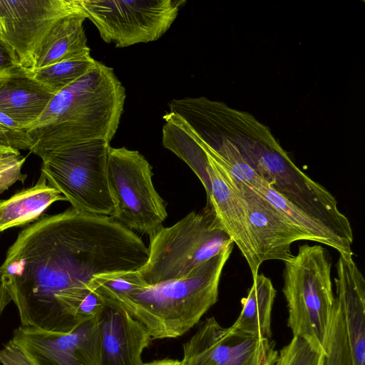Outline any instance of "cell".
Segmentation results:
<instances>
[{"mask_svg":"<svg viewBox=\"0 0 365 365\" xmlns=\"http://www.w3.org/2000/svg\"><path fill=\"white\" fill-rule=\"evenodd\" d=\"M148 258L133 230L110 216L71 207L19 233L0 266V283L21 326L68 333L82 323L79 308L95 276L138 271Z\"/></svg>","mask_w":365,"mask_h":365,"instance_id":"6da1fadb","label":"cell"},{"mask_svg":"<svg viewBox=\"0 0 365 365\" xmlns=\"http://www.w3.org/2000/svg\"><path fill=\"white\" fill-rule=\"evenodd\" d=\"M334 278L354 365H365V280L353 255L339 254Z\"/></svg>","mask_w":365,"mask_h":365,"instance_id":"2e32d148","label":"cell"},{"mask_svg":"<svg viewBox=\"0 0 365 365\" xmlns=\"http://www.w3.org/2000/svg\"><path fill=\"white\" fill-rule=\"evenodd\" d=\"M179 364L180 361L177 359H163L145 363L144 365H179Z\"/></svg>","mask_w":365,"mask_h":365,"instance_id":"4dcf8cb0","label":"cell"},{"mask_svg":"<svg viewBox=\"0 0 365 365\" xmlns=\"http://www.w3.org/2000/svg\"><path fill=\"white\" fill-rule=\"evenodd\" d=\"M185 4V0H80L101 38L117 48L158 40Z\"/></svg>","mask_w":365,"mask_h":365,"instance_id":"9c48e42d","label":"cell"},{"mask_svg":"<svg viewBox=\"0 0 365 365\" xmlns=\"http://www.w3.org/2000/svg\"><path fill=\"white\" fill-rule=\"evenodd\" d=\"M252 189L294 225L311 235L314 242L331 247L341 255H353L351 247L347 245L330 227L289 202L270 187L263 178L258 186Z\"/></svg>","mask_w":365,"mask_h":365,"instance_id":"44dd1931","label":"cell"},{"mask_svg":"<svg viewBox=\"0 0 365 365\" xmlns=\"http://www.w3.org/2000/svg\"><path fill=\"white\" fill-rule=\"evenodd\" d=\"M149 237L148 258L138 270L148 285L185 277L234 245L209 204Z\"/></svg>","mask_w":365,"mask_h":365,"instance_id":"5b68a950","label":"cell"},{"mask_svg":"<svg viewBox=\"0 0 365 365\" xmlns=\"http://www.w3.org/2000/svg\"><path fill=\"white\" fill-rule=\"evenodd\" d=\"M179 365H270L279 355L275 343L222 327L207 318L182 345Z\"/></svg>","mask_w":365,"mask_h":365,"instance_id":"30bf717a","label":"cell"},{"mask_svg":"<svg viewBox=\"0 0 365 365\" xmlns=\"http://www.w3.org/2000/svg\"><path fill=\"white\" fill-rule=\"evenodd\" d=\"M276 289L264 274L253 277L252 284L242 302V311L232 328L253 336L271 339V315Z\"/></svg>","mask_w":365,"mask_h":365,"instance_id":"ffe728a7","label":"cell"},{"mask_svg":"<svg viewBox=\"0 0 365 365\" xmlns=\"http://www.w3.org/2000/svg\"><path fill=\"white\" fill-rule=\"evenodd\" d=\"M81 6L58 19L45 34L32 56L31 71L90 51L83 28Z\"/></svg>","mask_w":365,"mask_h":365,"instance_id":"ac0fdd59","label":"cell"},{"mask_svg":"<svg viewBox=\"0 0 365 365\" xmlns=\"http://www.w3.org/2000/svg\"><path fill=\"white\" fill-rule=\"evenodd\" d=\"M318 365H324V354H322Z\"/></svg>","mask_w":365,"mask_h":365,"instance_id":"d6a6232c","label":"cell"},{"mask_svg":"<svg viewBox=\"0 0 365 365\" xmlns=\"http://www.w3.org/2000/svg\"><path fill=\"white\" fill-rule=\"evenodd\" d=\"M125 90L113 68L97 61L58 92L27 129L29 150L49 152L93 140L110 142L123 112Z\"/></svg>","mask_w":365,"mask_h":365,"instance_id":"7a4b0ae2","label":"cell"},{"mask_svg":"<svg viewBox=\"0 0 365 365\" xmlns=\"http://www.w3.org/2000/svg\"><path fill=\"white\" fill-rule=\"evenodd\" d=\"M11 339L35 365H99L98 315L68 333L20 326Z\"/></svg>","mask_w":365,"mask_h":365,"instance_id":"8fae6325","label":"cell"},{"mask_svg":"<svg viewBox=\"0 0 365 365\" xmlns=\"http://www.w3.org/2000/svg\"><path fill=\"white\" fill-rule=\"evenodd\" d=\"M284 264L288 327L294 336L324 353L335 301L329 253L321 245L304 244Z\"/></svg>","mask_w":365,"mask_h":365,"instance_id":"8992f818","label":"cell"},{"mask_svg":"<svg viewBox=\"0 0 365 365\" xmlns=\"http://www.w3.org/2000/svg\"><path fill=\"white\" fill-rule=\"evenodd\" d=\"M0 141L15 150H29L31 140L26 129L12 130L0 123Z\"/></svg>","mask_w":365,"mask_h":365,"instance_id":"83f0119b","label":"cell"},{"mask_svg":"<svg viewBox=\"0 0 365 365\" xmlns=\"http://www.w3.org/2000/svg\"><path fill=\"white\" fill-rule=\"evenodd\" d=\"M96 62L87 51L31 72L36 80L57 93L85 75Z\"/></svg>","mask_w":365,"mask_h":365,"instance_id":"7402d4cb","label":"cell"},{"mask_svg":"<svg viewBox=\"0 0 365 365\" xmlns=\"http://www.w3.org/2000/svg\"><path fill=\"white\" fill-rule=\"evenodd\" d=\"M110 143L93 140L41 155V173L80 212L112 216L107 176Z\"/></svg>","mask_w":365,"mask_h":365,"instance_id":"52a82bcc","label":"cell"},{"mask_svg":"<svg viewBox=\"0 0 365 365\" xmlns=\"http://www.w3.org/2000/svg\"><path fill=\"white\" fill-rule=\"evenodd\" d=\"M20 64L16 52L0 39V75Z\"/></svg>","mask_w":365,"mask_h":365,"instance_id":"f1b7e54d","label":"cell"},{"mask_svg":"<svg viewBox=\"0 0 365 365\" xmlns=\"http://www.w3.org/2000/svg\"><path fill=\"white\" fill-rule=\"evenodd\" d=\"M80 7V0H0V39L31 69L33 53L51 25Z\"/></svg>","mask_w":365,"mask_h":365,"instance_id":"7c38bea8","label":"cell"},{"mask_svg":"<svg viewBox=\"0 0 365 365\" xmlns=\"http://www.w3.org/2000/svg\"><path fill=\"white\" fill-rule=\"evenodd\" d=\"M6 190L2 187L1 185H0V193L3 192L4 191H6Z\"/></svg>","mask_w":365,"mask_h":365,"instance_id":"836d02e7","label":"cell"},{"mask_svg":"<svg viewBox=\"0 0 365 365\" xmlns=\"http://www.w3.org/2000/svg\"><path fill=\"white\" fill-rule=\"evenodd\" d=\"M56 94L21 64L0 75V112L26 130L38 120Z\"/></svg>","mask_w":365,"mask_h":365,"instance_id":"e0dca14e","label":"cell"},{"mask_svg":"<svg viewBox=\"0 0 365 365\" xmlns=\"http://www.w3.org/2000/svg\"><path fill=\"white\" fill-rule=\"evenodd\" d=\"M270 365H284L283 360H282L281 356L279 355V354L277 358L275 359V361L273 363H272Z\"/></svg>","mask_w":365,"mask_h":365,"instance_id":"1f68e13d","label":"cell"},{"mask_svg":"<svg viewBox=\"0 0 365 365\" xmlns=\"http://www.w3.org/2000/svg\"><path fill=\"white\" fill-rule=\"evenodd\" d=\"M11 299L2 284L0 283V317Z\"/></svg>","mask_w":365,"mask_h":365,"instance_id":"f546056e","label":"cell"},{"mask_svg":"<svg viewBox=\"0 0 365 365\" xmlns=\"http://www.w3.org/2000/svg\"><path fill=\"white\" fill-rule=\"evenodd\" d=\"M25 160L19 150L0 141V185L8 190L16 182H24L26 176L21 170Z\"/></svg>","mask_w":365,"mask_h":365,"instance_id":"d4e9b609","label":"cell"},{"mask_svg":"<svg viewBox=\"0 0 365 365\" xmlns=\"http://www.w3.org/2000/svg\"><path fill=\"white\" fill-rule=\"evenodd\" d=\"M212 160L243 199L255 252L260 264L272 259L284 262L292 256L291 245L293 242L302 240L314 241L311 235L291 222L264 197L235 179L221 165Z\"/></svg>","mask_w":365,"mask_h":365,"instance_id":"4fadbf2b","label":"cell"},{"mask_svg":"<svg viewBox=\"0 0 365 365\" xmlns=\"http://www.w3.org/2000/svg\"><path fill=\"white\" fill-rule=\"evenodd\" d=\"M64 200L66 199L61 192L51 186L41 173L34 186L0 201V232L40 219L51 205Z\"/></svg>","mask_w":365,"mask_h":365,"instance_id":"d6986e66","label":"cell"},{"mask_svg":"<svg viewBox=\"0 0 365 365\" xmlns=\"http://www.w3.org/2000/svg\"><path fill=\"white\" fill-rule=\"evenodd\" d=\"M232 248L229 246L185 277L131 293L119 307L140 322L152 339L183 335L217 302L220 277Z\"/></svg>","mask_w":365,"mask_h":365,"instance_id":"3957f363","label":"cell"},{"mask_svg":"<svg viewBox=\"0 0 365 365\" xmlns=\"http://www.w3.org/2000/svg\"><path fill=\"white\" fill-rule=\"evenodd\" d=\"M1 365H35L26 352L12 339L0 349Z\"/></svg>","mask_w":365,"mask_h":365,"instance_id":"4316f807","label":"cell"},{"mask_svg":"<svg viewBox=\"0 0 365 365\" xmlns=\"http://www.w3.org/2000/svg\"><path fill=\"white\" fill-rule=\"evenodd\" d=\"M279 354L284 365H318L324 353L302 338L293 336Z\"/></svg>","mask_w":365,"mask_h":365,"instance_id":"484cf974","label":"cell"},{"mask_svg":"<svg viewBox=\"0 0 365 365\" xmlns=\"http://www.w3.org/2000/svg\"><path fill=\"white\" fill-rule=\"evenodd\" d=\"M233 143L270 187L324 222L351 247L352 228L347 217L339 210L336 198L295 165L269 130L239 136Z\"/></svg>","mask_w":365,"mask_h":365,"instance_id":"277c9868","label":"cell"},{"mask_svg":"<svg viewBox=\"0 0 365 365\" xmlns=\"http://www.w3.org/2000/svg\"><path fill=\"white\" fill-rule=\"evenodd\" d=\"M147 285L138 271H132L96 275L91 280L89 287L106 304L119 307L124 298Z\"/></svg>","mask_w":365,"mask_h":365,"instance_id":"603a6c76","label":"cell"},{"mask_svg":"<svg viewBox=\"0 0 365 365\" xmlns=\"http://www.w3.org/2000/svg\"><path fill=\"white\" fill-rule=\"evenodd\" d=\"M98 321L99 365H144L142 354L153 339L140 322L125 309L108 304Z\"/></svg>","mask_w":365,"mask_h":365,"instance_id":"5bb4252c","label":"cell"},{"mask_svg":"<svg viewBox=\"0 0 365 365\" xmlns=\"http://www.w3.org/2000/svg\"><path fill=\"white\" fill-rule=\"evenodd\" d=\"M107 176L114 203L112 217L127 228L149 236L168 216L164 200L154 187L152 168L138 150H108Z\"/></svg>","mask_w":365,"mask_h":365,"instance_id":"ba28073f","label":"cell"},{"mask_svg":"<svg viewBox=\"0 0 365 365\" xmlns=\"http://www.w3.org/2000/svg\"><path fill=\"white\" fill-rule=\"evenodd\" d=\"M324 365H354L343 311L336 297L324 344Z\"/></svg>","mask_w":365,"mask_h":365,"instance_id":"cb8c5ba5","label":"cell"},{"mask_svg":"<svg viewBox=\"0 0 365 365\" xmlns=\"http://www.w3.org/2000/svg\"><path fill=\"white\" fill-rule=\"evenodd\" d=\"M205 155L210 184L207 204L213 207L224 228L246 259L252 277H255L261 264L255 252L243 199L215 162L207 154Z\"/></svg>","mask_w":365,"mask_h":365,"instance_id":"9a60e30c","label":"cell"}]
</instances>
